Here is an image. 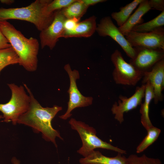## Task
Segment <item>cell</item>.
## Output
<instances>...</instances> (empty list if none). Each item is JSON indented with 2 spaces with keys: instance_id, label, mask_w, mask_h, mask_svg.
Masks as SVG:
<instances>
[{
  "instance_id": "9a60e30c",
  "label": "cell",
  "mask_w": 164,
  "mask_h": 164,
  "mask_svg": "<svg viewBox=\"0 0 164 164\" xmlns=\"http://www.w3.org/2000/svg\"><path fill=\"white\" fill-rule=\"evenodd\" d=\"M96 17L92 16L79 22L75 28L70 31H64L62 37H89L96 31L97 25Z\"/></svg>"
},
{
  "instance_id": "44dd1931",
  "label": "cell",
  "mask_w": 164,
  "mask_h": 164,
  "mask_svg": "<svg viewBox=\"0 0 164 164\" xmlns=\"http://www.w3.org/2000/svg\"><path fill=\"white\" fill-rule=\"evenodd\" d=\"M19 57L12 47L0 50V74L6 66L19 64Z\"/></svg>"
},
{
  "instance_id": "cb8c5ba5",
  "label": "cell",
  "mask_w": 164,
  "mask_h": 164,
  "mask_svg": "<svg viewBox=\"0 0 164 164\" xmlns=\"http://www.w3.org/2000/svg\"><path fill=\"white\" fill-rule=\"evenodd\" d=\"M76 0H52L47 7V11L53 13L56 11L66 8Z\"/></svg>"
},
{
  "instance_id": "83f0119b",
  "label": "cell",
  "mask_w": 164,
  "mask_h": 164,
  "mask_svg": "<svg viewBox=\"0 0 164 164\" xmlns=\"http://www.w3.org/2000/svg\"><path fill=\"white\" fill-rule=\"evenodd\" d=\"M84 5L88 8L99 3L107 1L105 0H82Z\"/></svg>"
},
{
  "instance_id": "ffe728a7",
  "label": "cell",
  "mask_w": 164,
  "mask_h": 164,
  "mask_svg": "<svg viewBox=\"0 0 164 164\" xmlns=\"http://www.w3.org/2000/svg\"><path fill=\"white\" fill-rule=\"evenodd\" d=\"M88 8L82 0H76L67 7L61 10L66 19L76 18L80 20Z\"/></svg>"
},
{
  "instance_id": "30bf717a",
  "label": "cell",
  "mask_w": 164,
  "mask_h": 164,
  "mask_svg": "<svg viewBox=\"0 0 164 164\" xmlns=\"http://www.w3.org/2000/svg\"><path fill=\"white\" fill-rule=\"evenodd\" d=\"M66 19L61 9L55 12L54 17L52 23L40 33L39 37L42 49L46 46L50 50L54 48L59 39L62 37L64 31V23Z\"/></svg>"
},
{
  "instance_id": "f546056e",
  "label": "cell",
  "mask_w": 164,
  "mask_h": 164,
  "mask_svg": "<svg viewBox=\"0 0 164 164\" xmlns=\"http://www.w3.org/2000/svg\"><path fill=\"white\" fill-rule=\"evenodd\" d=\"M11 161L13 164H20V161L15 157H12Z\"/></svg>"
},
{
  "instance_id": "5b68a950",
  "label": "cell",
  "mask_w": 164,
  "mask_h": 164,
  "mask_svg": "<svg viewBox=\"0 0 164 164\" xmlns=\"http://www.w3.org/2000/svg\"><path fill=\"white\" fill-rule=\"evenodd\" d=\"M69 123L71 128L76 130L80 137L82 145L77 152L84 157L87 156L96 148L110 150L122 154L126 153L125 150L100 139L96 135L95 129L85 123L72 118L69 121Z\"/></svg>"
},
{
  "instance_id": "6da1fadb",
  "label": "cell",
  "mask_w": 164,
  "mask_h": 164,
  "mask_svg": "<svg viewBox=\"0 0 164 164\" xmlns=\"http://www.w3.org/2000/svg\"><path fill=\"white\" fill-rule=\"evenodd\" d=\"M23 85L30 97V103L28 110L19 117L17 123L31 127L35 133H41L43 139L51 142L57 147L56 138L61 140L63 138L58 131L53 128L51 121L62 109V107L57 105L43 107L35 98L26 84H24Z\"/></svg>"
},
{
  "instance_id": "4fadbf2b",
  "label": "cell",
  "mask_w": 164,
  "mask_h": 164,
  "mask_svg": "<svg viewBox=\"0 0 164 164\" xmlns=\"http://www.w3.org/2000/svg\"><path fill=\"white\" fill-rule=\"evenodd\" d=\"M142 78L143 84L149 81L153 87L155 104L162 101L163 99L162 91L164 87V59L156 64L150 71L143 73Z\"/></svg>"
},
{
  "instance_id": "3957f363",
  "label": "cell",
  "mask_w": 164,
  "mask_h": 164,
  "mask_svg": "<svg viewBox=\"0 0 164 164\" xmlns=\"http://www.w3.org/2000/svg\"><path fill=\"white\" fill-rule=\"evenodd\" d=\"M52 0H36L29 5L21 8H0V21L9 19L22 20L33 24L40 31L53 21L55 12H48L47 7Z\"/></svg>"
},
{
  "instance_id": "277c9868",
  "label": "cell",
  "mask_w": 164,
  "mask_h": 164,
  "mask_svg": "<svg viewBox=\"0 0 164 164\" xmlns=\"http://www.w3.org/2000/svg\"><path fill=\"white\" fill-rule=\"evenodd\" d=\"M7 85L11 91V97L8 102L0 103V111L3 114V121L12 122L15 125L19 117L28 110L30 98L24 86H18L14 83Z\"/></svg>"
},
{
  "instance_id": "7c38bea8",
  "label": "cell",
  "mask_w": 164,
  "mask_h": 164,
  "mask_svg": "<svg viewBox=\"0 0 164 164\" xmlns=\"http://www.w3.org/2000/svg\"><path fill=\"white\" fill-rule=\"evenodd\" d=\"M145 84L136 87L134 93L130 97L120 95L117 102L112 105L111 111L114 115V118L120 124L124 121V114L125 112L136 108L142 103L145 95Z\"/></svg>"
},
{
  "instance_id": "5bb4252c",
  "label": "cell",
  "mask_w": 164,
  "mask_h": 164,
  "mask_svg": "<svg viewBox=\"0 0 164 164\" xmlns=\"http://www.w3.org/2000/svg\"><path fill=\"white\" fill-rule=\"evenodd\" d=\"M152 9L149 0H142L134 12L122 26L119 27L120 32L125 36L135 26L143 23V16Z\"/></svg>"
},
{
  "instance_id": "8fae6325",
  "label": "cell",
  "mask_w": 164,
  "mask_h": 164,
  "mask_svg": "<svg viewBox=\"0 0 164 164\" xmlns=\"http://www.w3.org/2000/svg\"><path fill=\"white\" fill-rule=\"evenodd\" d=\"M135 55L129 63L142 73L149 71L158 62L164 59V50L134 47Z\"/></svg>"
},
{
  "instance_id": "2e32d148",
  "label": "cell",
  "mask_w": 164,
  "mask_h": 164,
  "mask_svg": "<svg viewBox=\"0 0 164 164\" xmlns=\"http://www.w3.org/2000/svg\"><path fill=\"white\" fill-rule=\"evenodd\" d=\"M81 164H128L127 158L118 153L113 157L105 156L99 151L94 150L87 156L79 160Z\"/></svg>"
},
{
  "instance_id": "4316f807",
  "label": "cell",
  "mask_w": 164,
  "mask_h": 164,
  "mask_svg": "<svg viewBox=\"0 0 164 164\" xmlns=\"http://www.w3.org/2000/svg\"><path fill=\"white\" fill-rule=\"evenodd\" d=\"M12 47L9 41L0 29V50Z\"/></svg>"
},
{
  "instance_id": "8992f818",
  "label": "cell",
  "mask_w": 164,
  "mask_h": 164,
  "mask_svg": "<svg viewBox=\"0 0 164 164\" xmlns=\"http://www.w3.org/2000/svg\"><path fill=\"white\" fill-rule=\"evenodd\" d=\"M111 60L114 67L113 78L117 84L134 86L142 78L143 73L126 62L118 50L111 54Z\"/></svg>"
},
{
  "instance_id": "f1b7e54d",
  "label": "cell",
  "mask_w": 164,
  "mask_h": 164,
  "mask_svg": "<svg viewBox=\"0 0 164 164\" xmlns=\"http://www.w3.org/2000/svg\"><path fill=\"white\" fill-rule=\"evenodd\" d=\"M0 2L2 4L11 5L14 3V1L13 0H1Z\"/></svg>"
},
{
  "instance_id": "7402d4cb",
  "label": "cell",
  "mask_w": 164,
  "mask_h": 164,
  "mask_svg": "<svg viewBox=\"0 0 164 164\" xmlns=\"http://www.w3.org/2000/svg\"><path fill=\"white\" fill-rule=\"evenodd\" d=\"M147 134L136 148L137 153L142 152L152 144L158 138L161 130L153 126L147 130Z\"/></svg>"
},
{
  "instance_id": "7a4b0ae2",
  "label": "cell",
  "mask_w": 164,
  "mask_h": 164,
  "mask_svg": "<svg viewBox=\"0 0 164 164\" xmlns=\"http://www.w3.org/2000/svg\"><path fill=\"white\" fill-rule=\"evenodd\" d=\"M0 29L18 56L19 64L27 71H35L38 64V40L32 37H25L7 20L0 21Z\"/></svg>"
},
{
  "instance_id": "e0dca14e",
  "label": "cell",
  "mask_w": 164,
  "mask_h": 164,
  "mask_svg": "<svg viewBox=\"0 0 164 164\" xmlns=\"http://www.w3.org/2000/svg\"><path fill=\"white\" fill-rule=\"evenodd\" d=\"M145 86L144 101L141 104L140 113L141 114V121L143 126L147 130L153 125L149 117V105L154 98L153 88L150 82L148 81Z\"/></svg>"
},
{
  "instance_id": "ac0fdd59",
  "label": "cell",
  "mask_w": 164,
  "mask_h": 164,
  "mask_svg": "<svg viewBox=\"0 0 164 164\" xmlns=\"http://www.w3.org/2000/svg\"><path fill=\"white\" fill-rule=\"evenodd\" d=\"M142 0H134L124 6L120 8V11L112 13L111 17L120 27L124 24L131 15L133 10Z\"/></svg>"
},
{
  "instance_id": "4dcf8cb0",
  "label": "cell",
  "mask_w": 164,
  "mask_h": 164,
  "mask_svg": "<svg viewBox=\"0 0 164 164\" xmlns=\"http://www.w3.org/2000/svg\"><path fill=\"white\" fill-rule=\"evenodd\" d=\"M3 118V117L2 115H0V119Z\"/></svg>"
},
{
  "instance_id": "9c48e42d",
  "label": "cell",
  "mask_w": 164,
  "mask_h": 164,
  "mask_svg": "<svg viewBox=\"0 0 164 164\" xmlns=\"http://www.w3.org/2000/svg\"><path fill=\"white\" fill-rule=\"evenodd\" d=\"M96 31L100 36L111 37L120 46L131 59L135 57L136 53L135 48L120 32L110 16H107L101 19L97 25Z\"/></svg>"
},
{
  "instance_id": "d6986e66",
  "label": "cell",
  "mask_w": 164,
  "mask_h": 164,
  "mask_svg": "<svg viewBox=\"0 0 164 164\" xmlns=\"http://www.w3.org/2000/svg\"><path fill=\"white\" fill-rule=\"evenodd\" d=\"M164 26V11L152 19L135 26L131 31L140 33L150 32L163 27Z\"/></svg>"
},
{
  "instance_id": "52a82bcc",
  "label": "cell",
  "mask_w": 164,
  "mask_h": 164,
  "mask_svg": "<svg viewBox=\"0 0 164 164\" xmlns=\"http://www.w3.org/2000/svg\"><path fill=\"white\" fill-rule=\"evenodd\" d=\"M64 68L68 73L70 79V86L67 91L69 94V100L66 112L59 117L61 119L66 120L71 116V112L74 109L91 105L93 98L91 97L83 96L79 90L76 84L77 80L80 77L78 71L75 69L72 70L69 64H66Z\"/></svg>"
},
{
  "instance_id": "d4e9b609",
  "label": "cell",
  "mask_w": 164,
  "mask_h": 164,
  "mask_svg": "<svg viewBox=\"0 0 164 164\" xmlns=\"http://www.w3.org/2000/svg\"><path fill=\"white\" fill-rule=\"evenodd\" d=\"M79 20L76 18L66 19L64 23V31L68 32L73 30Z\"/></svg>"
},
{
  "instance_id": "ba28073f",
  "label": "cell",
  "mask_w": 164,
  "mask_h": 164,
  "mask_svg": "<svg viewBox=\"0 0 164 164\" xmlns=\"http://www.w3.org/2000/svg\"><path fill=\"white\" fill-rule=\"evenodd\" d=\"M133 47L164 50V28L152 32L140 33L131 31L125 36Z\"/></svg>"
},
{
  "instance_id": "484cf974",
  "label": "cell",
  "mask_w": 164,
  "mask_h": 164,
  "mask_svg": "<svg viewBox=\"0 0 164 164\" xmlns=\"http://www.w3.org/2000/svg\"><path fill=\"white\" fill-rule=\"evenodd\" d=\"M152 9H156L162 12L164 11V0H149Z\"/></svg>"
},
{
  "instance_id": "603a6c76",
  "label": "cell",
  "mask_w": 164,
  "mask_h": 164,
  "mask_svg": "<svg viewBox=\"0 0 164 164\" xmlns=\"http://www.w3.org/2000/svg\"><path fill=\"white\" fill-rule=\"evenodd\" d=\"M127 159L128 164H162L159 159L149 157L145 155L138 156L136 155L132 154Z\"/></svg>"
}]
</instances>
